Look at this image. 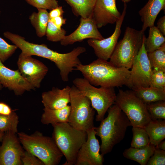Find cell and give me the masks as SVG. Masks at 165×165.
I'll use <instances>...</instances> for the list:
<instances>
[{
	"mask_svg": "<svg viewBox=\"0 0 165 165\" xmlns=\"http://www.w3.org/2000/svg\"><path fill=\"white\" fill-rule=\"evenodd\" d=\"M145 32L127 27L123 38L117 42L110 58L109 62L119 68L128 69L142 45Z\"/></svg>",
	"mask_w": 165,
	"mask_h": 165,
	"instance_id": "8992f818",
	"label": "cell"
},
{
	"mask_svg": "<svg viewBox=\"0 0 165 165\" xmlns=\"http://www.w3.org/2000/svg\"><path fill=\"white\" fill-rule=\"evenodd\" d=\"M70 110L68 123L79 130L86 131L94 127L95 111L89 99L74 85L70 93Z\"/></svg>",
	"mask_w": 165,
	"mask_h": 165,
	"instance_id": "ba28073f",
	"label": "cell"
},
{
	"mask_svg": "<svg viewBox=\"0 0 165 165\" xmlns=\"http://www.w3.org/2000/svg\"><path fill=\"white\" fill-rule=\"evenodd\" d=\"M3 63L0 61V83L3 87L13 91L17 96L21 95L26 91L35 89L18 70L10 69Z\"/></svg>",
	"mask_w": 165,
	"mask_h": 165,
	"instance_id": "9a60e30c",
	"label": "cell"
},
{
	"mask_svg": "<svg viewBox=\"0 0 165 165\" xmlns=\"http://www.w3.org/2000/svg\"><path fill=\"white\" fill-rule=\"evenodd\" d=\"M151 119H165V101L146 104Z\"/></svg>",
	"mask_w": 165,
	"mask_h": 165,
	"instance_id": "4dcf8cb0",
	"label": "cell"
},
{
	"mask_svg": "<svg viewBox=\"0 0 165 165\" xmlns=\"http://www.w3.org/2000/svg\"><path fill=\"white\" fill-rule=\"evenodd\" d=\"M1 12L0 11V15ZM17 47L6 42L0 37V61L5 62L15 53Z\"/></svg>",
	"mask_w": 165,
	"mask_h": 165,
	"instance_id": "1f68e13d",
	"label": "cell"
},
{
	"mask_svg": "<svg viewBox=\"0 0 165 165\" xmlns=\"http://www.w3.org/2000/svg\"><path fill=\"white\" fill-rule=\"evenodd\" d=\"M133 138L131 147L136 148H143L150 143L148 135L144 128L133 127Z\"/></svg>",
	"mask_w": 165,
	"mask_h": 165,
	"instance_id": "f1b7e54d",
	"label": "cell"
},
{
	"mask_svg": "<svg viewBox=\"0 0 165 165\" xmlns=\"http://www.w3.org/2000/svg\"><path fill=\"white\" fill-rule=\"evenodd\" d=\"M147 55L152 68L165 72V43Z\"/></svg>",
	"mask_w": 165,
	"mask_h": 165,
	"instance_id": "4316f807",
	"label": "cell"
},
{
	"mask_svg": "<svg viewBox=\"0 0 165 165\" xmlns=\"http://www.w3.org/2000/svg\"><path fill=\"white\" fill-rule=\"evenodd\" d=\"M3 35L20 49L22 54L39 56L53 62L60 71L62 80L64 82L69 81V74L82 64L78 57L86 51L84 47L78 46L69 52L60 53L50 49L45 44L30 42L24 37L9 31L4 32Z\"/></svg>",
	"mask_w": 165,
	"mask_h": 165,
	"instance_id": "6da1fadb",
	"label": "cell"
},
{
	"mask_svg": "<svg viewBox=\"0 0 165 165\" xmlns=\"http://www.w3.org/2000/svg\"><path fill=\"white\" fill-rule=\"evenodd\" d=\"M19 122V117L14 110L9 115L0 114V131H11L16 134Z\"/></svg>",
	"mask_w": 165,
	"mask_h": 165,
	"instance_id": "83f0119b",
	"label": "cell"
},
{
	"mask_svg": "<svg viewBox=\"0 0 165 165\" xmlns=\"http://www.w3.org/2000/svg\"><path fill=\"white\" fill-rule=\"evenodd\" d=\"M49 19L57 27L59 28H61V27L63 25L66 24V19L64 18L63 16Z\"/></svg>",
	"mask_w": 165,
	"mask_h": 165,
	"instance_id": "f35d334b",
	"label": "cell"
},
{
	"mask_svg": "<svg viewBox=\"0 0 165 165\" xmlns=\"http://www.w3.org/2000/svg\"><path fill=\"white\" fill-rule=\"evenodd\" d=\"M70 110V107L68 105L60 109H51L44 108L41 121L42 124L46 125L68 123Z\"/></svg>",
	"mask_w": 165,
	"mask_h": 165,
	"instance_id": "ffe728a7",
	"label": "cell"
},
{
	"mask_svg": "<svg viewBox=\"0 0 165 165\" xmlns=\"http://www.w3.org/2000/svg\"><path fill=\"white\" fill-rule=\"evenodd\" d=\"M13 111L7 104L4 102H0V114L9 115Z\"/></svg>",
	"mask_w": 165,
	"mask_h": 165,
	"instance_id": "74e56055",
	"label": "cell"
},
{
	"mask_svg": "<svg viewBox=\"0 0 165 165\" xmlns=\"http://www.w3.org/2000/svg\"><path fill=\"white\" fill-rule=\"evenodd\" d=\"M95 127L86 131L87 138L80 148L75 165H102L104 156L100 153V145L96 138Z\"/></svg>",
	"mask_w": 165,
	"mask_h": 165,
	"instance_id": "7c38bea8",
	"label": "cell"
},
{
	"mask_svg": "<svg viewBox=\"0 0 165 165\" xmlns=\"http://www.w3.org/2000/svg\"><path fill=\"white\" fill-rule=\"evenodd\" d=\"M38 12H34L29 16L30 22L39 37L45 35L49 20V13L45 9H37Z\"/></svg>",
	"mask_w": 165,
	"mask_h": 165,
	"instance_id": "cb8c5ba5",
	"label": "cell"
},
{
	"mask_svg": "<svg viewBox=\"0 0 165 165\" xmlns=\"http://www.w3.org/2000/svg\"><path fill=\"white\" fill-rule=\"evenodd\" d=\"M156 147L163 150H165V141L163 140L156 146Z\"/></svg>",
	"mask_w": 165,
	"mask_h": 165,
	"instance_id": "60d3db41",
	"label": "cell"
},
{
	"mask_svg": "<svg viewBox=\"0 0 165 165\" xmlns=\"http://www.w3.org/2000/svg\"><path fill=\"white\" fill-rule=\"evenodd\" d=\"M21 159L24 165H44L41 160L26 150L24 151Z\"/></svg>",
	"mask_w": 165,
	"mask_h": 165,
	"instance_id": "d590c367",
	"label": "cell"
},
{
	"mask_svg": "<svg viewBox=\"0 0 165 165\" xmlns=\"http://www.w3.org/2000/svg\"><path fill=\"white\" fill-rule=\"evenodd\" d=\"M165 9V0H148L138 12L143 23L141 30L145 32L148 28L154 26L157 15Z\"/></svg>",
	"mask_w": 165,
	"mask_h": 165,
	"instance_id": "d6986e66",
	"label": "cell"
},
{
	"mask_svg": "<svg viewBox=\"0 0 165 165\" xmlns=\"http://www.w3.org/2000/svg\"><path fill=\"white\" fill-rule=\"evenodd\" d=\"M66 34L64 29L57 27L49 19L45 34L48 40L53 42H60L65 36Z\"/></svg>",
	"mask_w": 165,
	"mask_h": 165,
	"instance_id": "f546056e",
	"label": "cell"
},
{
	"mask_svg": "<svg viewBox=\"0 0 165 165\" xmlns=\"http://www.w3.org/2000/svg\"><path fill=\"white\" fill-rule=\"evenodd\" d=\"M132 90L146 104L165 101V88H159L150 86L139 87Z\"/></svg>",
	"mask_w": 165,
	"mask_h": 165,
	"instance_id": "603a6c76",
	"label": "cell"
},
{
	"mask_svg": "<svg viewBox=\"0 0 165 165\" xmlns=\"http://www.w3.org/2000/svg\"><path fill=\"white\" fill-rule=\"evenodd\" d=\"M71 89L68 86L62 89L53 87L51 90L42 93V102L44 108L57 109L66 106L70 102Z\"/></svg>",
	"mask_w": 165,
	"mask_h": 165,
	"instance_id": "ac0fdd59",
	"label": "cell"
},
{
	"mask_svg": "<svg viewBox=\"0 0 165 165\" xmlns=\"http://www.w3.org/2000/svg\"><path fill=\"white\" fill-rule=\"evenodd\" d=\"M108 115L95 128L96 135L101 140L100 151L103 155L110 152L114 147L125 137L131 123L124 113L116 104L108 109Z\"/></svg>",
	"mask_w": 165,
	"mask_h": 165,
	"instance_id": "3957f363",
	"label": "cell"
},
{
	"mask_svg": "<svg viewBox=\"0 0 165 165\" xmlns=\"http://www.w3.org/2000/svg\"><path fill=\"white\" fill-rule=\"evenodd\" d=\"M0 145V165H22L21 158L24 150L16 134L11 131L4 132Z\"/></svg>",
	"mask_w": 165,
	"mask_h": 165,
	"instance_id": "4fadbf2b",
	"label": "cell"
},
{
	"mask_svg": "<svg viewBox=\"0 0 165 165\" xmlns=\"http://www.w3.org/2000/svg\"><path fill=\"white\" fill-rule=\"evenodd\" d=\"M29 4L37 9L51 10L59 6L57 0H25Z\"/></svg>",
	"mask_w": 165,
	"mask_h": 165,
	"instance_id": "d6a6232c",
	"label": "cell"
},
{
	"mask_svg": "<svg viewBox=\"0 0 165 165\" xmlns=\"http://www.w3.org/2000/svg\"><path fill=\"white\" fill-rule=\"evenodd\" d=\"M74 85L90 100L91 105L97 112L96 120L101 121L109 108L115 103L116 95L114 88H97L85 78H77L73 81Z\"/></svg>",
	"mask_w": 165,
	"mask_h": 165,
	"instance_id": "52a82bcc",
	"label": "cell"
},
{
	"mask_svg": "<svg viewBox=\"0 0 165 165\" xmlns=\"http://www.w3.org/2000/svg\"><path fill=\"white\" fill-rule=\"evenodd\" d=\"M148 35L144 39L145 50L147 53L152 52L159 49L165 43V37L163 34L154 25L149 28Z\"/></svg>",
	"mask_w": 165,
	"mask_h": 165,
	"instance_id": "484cf974",
	"label": "cell"
},
{
	"mask_svg": "<svg viewBox=\"0 0 165 165\" xmlns=\"http://www.w3.org/2000/svg\"><path fill=\"white\" fill-rule=\"evenodd\" d=\"M144 128L150 143L155 146L165 138V119H151Z\"/></svg>",
	"mask_w": 165,
	"mask_h": 165,
	"instance_id": "7402d4cb",
	"label": "cell"
},
{
	"mask_svg": "<svg viewBox=\"0 0 165 165\" xmlns=\"http://www.w3.org/2000/svg\"><path fill=\"white\" fill-rule=\"evenodd\" d=\"M116 0H97L92 16L98 28L116 23L121 14L116 6Z\"/></svg>",
	"mask_w": 165,
	"mask_h": 165,
	"instance_id": "e0dca14e",
	"label": "cell"
},
{
	"mask_svg": "<svg viewBox=\"0 0 165 165\" xmlns=\"http://www.w3.org/2000/svg\"><path fill=\"white\" fill-rule=\"evenodd\" d=\"M52 137L65 158L63 165H75L78 152L86 141V131L77 129L68 122L52 124Z\"/></svg>",
	"mask_w": 165,
	"mask_h": 165,
	"instance_id": "277c9868",
	"label": "cell"
},
{
	"mask_svg": "<svg viewBox=\"0 0 165 165\" xmlns=\"http://www.w3.org/2000/svg\"><path fill=\"white\" fill-rule=\"evenodd\" d=\"M17 64L22 75L35 88H38L41 82L47 74L48 68L42 62L21 53Z\"/></svg>",
	"mask_w": 165,
	"mask_h": 165,
	"instance_id": "8fae6325",
	"label": "cell"
},
{
	"mask_svg": "<svg viewBox=\"0 0 165 165\" xmlns=\"http://www.w3.org/2000/svg\"><path fill=\"white\" fill-rule=\"evenodd\" d=\"M145 35L142 46L133 64L127 86L132 90L150 86L152 69L144 44Z\"/></svg>",
	"mask_w": 165,
	"mask_h": 165,
	"instance_id": "30bf717a",
	"label": "cell"
},
{
	"mask_svg": "<svg viewBox=\"0 0 165 165\" xmlns=\"http://www.w3.org/2000/svg\"><path fill=\"white\" fill-rule=\"evenodd\" d=\"M75 70L81 72L92 85L104 87L127 86L130 70L116 67L108 61L97 58L90 64L78 65Z\"/></svg>",
	"mask_w": 165,
	"mask_h": 165,
	"instance_id": "7a4b0ae2",
	"label": "cell"
},
{
	"mask_svg": "<svg viewBox=\"0 0 165 165\" xmlns=\"http://www.w3.org/2000/svg\"><path fill=\"white\" fill-rule=\"evenodd\" d=\"M147 165H165V150L155 147L154 152L149 159Z\"/></svg>",
	"mask_w": 165,
	"mask_h": 165,
	"instance_id": "e575fe53",
	"label": "cell"
},
{
	"mask_svg": "<svg viewBox=\"0 0 165 165\" xmlns=\"http://www.w3.org/2000/svg\"><path fill=\"white\" fill-rule=\"evenodd\" d=\"M122 2L124 3H126L131 1V0H121Z\"/></svg>",
	"mask_w": 165,
	"mask_h": 165,
	"instance_id": "7bdbcfd3",
	"label": "cell"
},
{
	"mask_svg": "<svg viewBox=\"0 0 165 165\" xmlns=\"http://www.w3.org/2000/svg\"><path fill=\"white\" fill-rule=\"evenodd\" d=\"M127 8L126 3H124L121 16L116 22L115 30L111 35L101 40L90 39L88 40V44L93 49L98 58L106 61L110 59L121 33V28L126 14Z\"/></svg>",
	"mask_w": 165,
	"mask_h": 165,
	"instance_id": "5bb4252c",
	"label": "cell"
},
{
	"mask_svg": "<svg viewBox=\"0 0 165 165\" xmlns=\"http://www.w3.org/2000/svg\"><path fill=\"white\" fill-rule=\"evenodd\" d=\"M115 104L127 116L132 127L144 128L151 119L146 104L133 90H119Z\"/></svg>",
	"mask_w": 165,
	"mask_h": 165,
	"instance_id": "9c48e42d",
	"label": "cell"
},
{
	"mask_svg": "<svg viewBox=\"0 0 165 165\" xmlns=\"http://www.w3.org/2000/svg\"><path fill=\"white\" fill-rule=\"evenodd\" d=\"M18 138L23 148L44 163V165H57L63 155L53 138L45 136L39 131L31 135L18 132Z\"/></svg>",
	"mask_w": 165,
	"mask_h": 165,
	"instance_id": "5b68a950",
	"label": "cell"
},
{
	"mask_svg": "<svg viewBox=\"0 0 165 165\" xmlns=\"http://www.w3.org/2000/svg\"><path fill=\"white\" fill-rule=\"evenodd\" d=\"M3 87V86L0 83V90H1Z\"/></svg>",
	"mask_w": 165,
	"mask_h": 165,
	"instance_id": "ee69618b",
	"label": "cell"
},
{
	"mask_svg": "<svg viewBox=\"0 0 165 165\" xmlns=\"http://www.w3.org/2000/svg\"><path fill=\"white\" fill-rule=\"evenodd\" d=\"M150 86L159 88H165V72L152 70Z\"/></svg>",
	"mask_w": 165,
	"mask_h": 165,
	"instance_id": "836d02e7",
	"label": "cell"
},
{
	"mask_svg": "<svg viewBox=\"0 0 165 165\" xmlns=\"http://www.w3.org/2000/svg\"><path fill=\"white\" fill-rule=\"evenodd\" d=\"M4 132L0 131V142H2Z\"/></svg>",
	"mask_w": 165,
	"mask_h": 165,
	"instance_id": "b9f144b4",
	"label": "cell"
},
{
	"mask_svg": "<svg viewBox=\"0 0 165 165\" xmlns=\"http://www.w3.org/2000/svg\"><path fill=\"white\" fill-rule=\"evenodd\" d=\"M157 28L165 35V16H163L158 20L157 23Z\"/></svg>",
	"mask_w": 165,
	"mask_h": 165,
	"instance_id": "ab89813d",
	"label": "cell"
},
{
	"mask_svg": "<svg viewBox=\"0 0 165 165\" xmlns=\"http://www.w3.org/2000/svg\"><path fill=\"white\" fill-rule=\"evenodd\" d=\"M104 38L91 15L87 18L81 17L77 28L69 35H66L60 42L62 46H67L86 39L101 40Z\"/></svg>",
	"mask_w": 165,
	"mask_h": 165,
	"instance_id": "2e32d148",
	"label": "cell"
},
{
	"mask_svg": "<svg viewBox=\"0 0 165 165\" xmlns=\"http://www.w3.org/2000/svg\"><path fill=\"white\" fill-rule=\"evenodd\" d=\"M77 16L87 18L92 15L97 0H65Z\"/></svg>",
	"mask_w": 165,
	"mask_h": 165,
	"instance_id": "d4e9b609",
	"label": "cell"
},
{
	"mask_svg": "<svg viewBox=\"0 0 165 165\" xmlns=\"http://www.w3.org/2000/svg\"><path fill=\"white\" fill-rule=\"evenodd\" d=\"M155 146L150 143L146 147L141 148L131 147L125 149L123 156L125 158L137 162L141 165H147L153 154Z\"/></svg>",
	"mask_w": 165,
	"mask_h": 165,
	"instance_id": "44dd1931",
	"label": "cell"
},
{
	"mask_svg": "<svg viewBox=\"0 0 165 165\" xmlns=\"http://www.w3.org/2000/svg\"><path fill=\"white\" fill-rule=\"evenodd\" d=\"M64 13L61 6L57 7L50 10L49 13V19L63 16Z\"/></svg>",
	"mask_w": 165,
	"mask_h": 165,
	"instance_id": "8d00e7d4",
	"label": "cell"
}]
</instances>
